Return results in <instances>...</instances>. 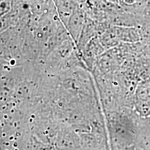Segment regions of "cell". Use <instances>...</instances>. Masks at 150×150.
<instances>
[{
	"label": "cell",
	"instance_id": "3",
	"mask_svg": "<svg viewBox=\"0 0 150 150\" xmlns=\"http://www.w3.org/2000/svg\"><path fill=\"white\" fill-rule=\"evenodd\" d=\"M13 0H1V9L0 15L1 17L5 15L11 11L12 7Z\"/></svg>",
	"mask_w": 150,
	"mask_h": 150
},
{
	"label": "cell",
	"instance_id": "2",
	"mask_svg": "<svg viewBox=\"0 0 150 150\" xmlns=\"http://www.w3.org/2000/svg\"><path fill=\"white\" fill-rule=\"evenodd\" d=\"M112 28L121 43H136L141 40L139 28L136 27L112 26Z\"/></svg>",
	"mask_w": 150,
	"mask_h": 150
},
{
	"label": "cell",
	"instance_id": "4",
	"mask_svg": "<svg viewBox=\"0 0 150 150\" xmlns=\"http://www.w3.org/2000/svg\"><path fill=\"white\" fill-rule=\"evenodd\" d=\"M103 1H107V2H111V3H113V4H115L119 5L118 0H103Z\"/></svg>",
	"mask_w": 150,
	"mask_h": 150
},
{
	"label": "cell",
	"instance_id": "1",
	"mask_svg": "<svg viewBox=\"0 0 150 150\" xmlns=\"http://www.w3.org/2000/svg\"><path fill=\"white\" fill-rule=\"evenodd\" d=\"M87 17V15L83 7L79 6L70 17L66 27L76 46L86 23Z\"/></svg>",
	"mask_w": 150,
	"mask_h": 150
}]
</instances>
